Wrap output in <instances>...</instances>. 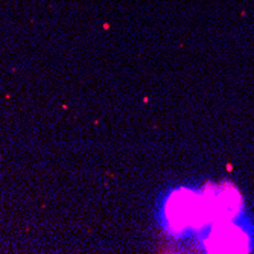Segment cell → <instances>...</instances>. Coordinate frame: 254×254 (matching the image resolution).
Listing matches in <instances>:
<instances>
[{"mask_svg":"<svg viewBox=\"0 0 254 254\" xmlns=\"http://www.w3.org/2000/svg\"><path fill=\"white\" fill-rule=\"evenodd\" d=\"M211 241L215 242V245L210 248L221 253H241L242 250H245L243 234L236 228L225 227L216 230L215 234L211 236Z\"/></svg>","mask_w":254,"mask_h":254,"instance_id":"6da1fadb","label":"cell"}]
</instances>
